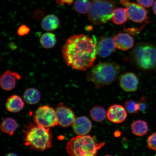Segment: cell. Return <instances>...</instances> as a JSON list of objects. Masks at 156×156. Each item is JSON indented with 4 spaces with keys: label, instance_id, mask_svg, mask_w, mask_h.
Here are the masks:
<instances>
[{
    "label": "cell",
    "instance_id": "1",
    "mask_svg": "<svg viewBox=\"0 0 156 156\" xmlns=\"http://www.w3.org/2000/svg\"><path fill=\"white\" fill-rule=\"evenodd\" d=\"M62 56L68 67L85 71L92 66L97 54L94 39L83 34L68 38L61 48Z\"/></svg>",
    "mask_w": 156,
    "mask_h": 156
},
{
    "label": "cell",
    "instance_id": "2",
    "mask_svg": "<svg viewBox=\"0 0 156 156\" xmlns=\"http://www.w3.org/2000/svg\"><path fill=\"white\" fill-rule=\"evenodd\" d=\"M105 143H98L94 136L78 135L72 138L66 145V151L70 156H97L99 150Z\"/></svg>",
    "mask_w": 156,
    "mask_h": 156
},
{
    "label": "cell",
    "instance_id": "3",
    "mask_svg": "<svg viewBox=\"0 0 156 156\" xmlns=\"http://www.w3.org/2000/svg\"><path fill=\"white\" fill-rule=\"evenodd\" d=\"M119 65L114 62H103L94 67L87 76V80L99 88L110 84L120 73Z\"/></svg>",
    "mask_w": 156,
    "mask_h": 156
},
{
    "label": "cell",
    "instance_id": "4",
    "mask_svg": "<svg viewBox=\"0 0 156 156\" xmlns=\"http://www.w3.org/2000/svg\"><path fill=\"white\" fill-rule=\"evenodd\" d=\"M24 141L25 145L31 149L44 151L51 147L52 134L49 128L30 124L27 128Z\"/></svg>",
    "mask_w": 156,
    "mask_h": 156
},
{
    "label": "cell",
    "instance_id": "5",
    "mask_svg": "<svg viewBox=\"0 0 156 156\" xmlns=\"http://www.w3.org/2000/svg\"><path fill=\"white\" fill-rule=\"evenodd\" d=\"M131 58L142 69H154L156 67V46L151 43H140L132 50Z\"/></svg>",
    "mask_w": 156,
    "mask_h": 156
},
{
    "label": "cell",
    "instance_id": "6",
    "mask_svg": "<svg viewBox=\"0 0 156 156\" xmlns=\"http://www.w3.org/2000/svg\"><path fill=\"white\" fill-rule=\"evenodd\" d=\"M117 5L114 0H97L92 4L88 13L89 20L97 25L106 24L112 19Z\"/></svg>",
    "mask_w": 156,
    "mask_h": 156
},
{
    "label": "cell",
    "instance_id": "7",
    "mask_svg": "<svg viewBox=\"0 0 156 156\" xmlns=\"http://www.w3.org/2000/svg\"><path fill=\"white\" fill-rule=\"evenodd\" d=\"M34 120L37 125L45 128H53L58 124L55 110L48 106H40L37 109Z\"/></svg>",
    "mask_w": 156,
    "mask_h": 156
},
{
    "label": "cell",
    "instance_id": "8",
    "mask_svg": "<svg viewBox=\"0 0 156 156\" xmlns=\"http://www.w3.org/2000/svg\"><path fill=\"white\" fill-rule=\"evenodd\" d=\"M121 4L127 10L129 18L133 22L142 23L148 20V12L141 6L131 2L129 0H120Z\"/></svg>",
    "mask_w": 156,
    "mask_h": 156
},
{
    "label": "cell",
    "instance_id": "9",
    "mask_svg": "<svg viewBox=\"0 0 156 156\" xmlns=\"http://www.w3.org/2000/svg\"><path fill=\"white\" fill-rule=\"evenodd\" d=\"M55 111L58 124L63 127L73 125L76 118L71 109L61 103L56 107Z\"/></svg>",
    "mask_w": 156,
    "mask_h": 156
},
{
    "label": "cell",
    "instance_id": "10",
    "mask_svg": "<svg viewBox=\"0 0 156 156\" xmlns=\"http://www.w3.org/2000/svg\"><path fill=\"white\" fill-rule=\"evenodd\" d=\"M107 119L114 123L119 124L126 120L127 114L125 108L120 105H114L109 107L107 111Z\"/></svg>",
    "mask_w": 156,
    "mask_h": 156
},
{
    "label": "cell",
    "instance_id": "11",
    "mask_svg": "<svg viewBox=\"0 0 156 156\" xmlns=\"http://www.w3.org/2000/svg\"><path fill=\"white\" fill-rule=\"evenodd\" d=\"M21 79V76L18 73L8 70L0 78V86L4 90H12L15 87L17 80Z\"/></svg>",
    "mask_w": 156,
    "mask_h": 156
},
{
    "label": "cell",
    "instance_id": "12",
    "mask_svg": "<svg viewBox=\"0 0 156 156\" xmlns=\"http://www.w3.org/2000/svg\"><path fill=\"white\" fill-rule=\"evenodd\" d=\"M119 82L121 87L126 92H134L137 90L138 80L134 73H127L123 74L120 77Z\"/></svg>",
    "mask_w": 156,
    "mask_h": 156
},
{
    "label": "cell",
    "instance_id": "13",
    "mask_svg": "<svg viewBox=\"0 0 156 156\" xmlns=\"http://www.w3.org/2000/svg\"><path fill=\"white\" fill-rule=\"evenodd\" d=\"M113 39L103 37L99 39L97 44V54L101 57L106 58L115 51Z\"/></svg>",
    "mask_w": 156,
    "mask_h": 156
},
{
    "label": "cell",
    "instance_id": "14",
    "mask_svg": "<svg viewBox=\"0 0 156 156\" xmlns=\"http://www.w3.org/2000/svg\"><path fill=\"white\" fill-rule=\"evenodd\" d=\"M92 125L91 121L86 116L76 118L73 124V131L78 135H86L91 131Z\"/></svg>",
    "mask_w": 156,
    "mask_h": 156
},
{
    "label": "cell",
    "instance_id": "15",
    "mask_svg": "<svg viewBox=\"0 0 156 156\" xmlns=\"http://www.w3.org/2000/svg\"><path fill=\"white\" fill-rule=\"evenodd\" d=\"M115 47L119 49L126 51L133 46V39L129 35L126 33H120L113 38Z\"/></svg>",
    "mask_w": 156,
    "mask_h": 156
},
{
    "label": "cell",
    "instance_id": "16",
    "mask_svg": "<svg viewBox=\"0 0 156 156\" xmlns=\"http://www.w3.org/2000/svg\"><path fill=\"white\" fill-rule=\"evenodd\" d=\"M24 103L22 98L16 95H13L8 98L5 103L6 109L9 112L17 113L22 110L24 106Z\"/></svg>",
    "mask_w": 156,
    "mask_h": 156
},
{
    "label": "cell",
    "instance_id": "17",
    "mask_svg": "<svg viewBox=\"0 0 156 156\" xmlns=\"http://www.w3.org/2000/svg\"><path fill=\"white\" fill-rule=\"evenodd\" d=\"M59 20L56 15L51 14L46 16L42 19L41 26L44 30L51 32L56 30L59 26Z\"/></svg>",
    "mask_w": 156,
    "mask_h": 156
},
{
    "label": "cell",
    "instance_id": "18",
    "mask_svg": "<svg viewBox=\"0 0 156 156\" xmlns=\"http://www.w3.org/2000/svg\"><path fill=\"white\" fill-rule=\"evenodd\" d=\"M23 97L24 101L28 104L34 105L37 104L40 102L41 95L37 89L30 87L25 89Z\"/></svg>",
    "mask_w": 156,
    "mask_h": 156
},
{
    "label": "cell",
    "instance_id": "19",
    "mask_svg": "<svg viewBox=\"0 0 156 156\" xmlns=\"http://www.w3.org/2000/svg\"><path fill=\"white\" fill-rule=\"evenodd\" d=\"M18 123L14 119L7 118L2 122L1 129L4 133L12 136L18 128Z\"/></svg>",
    "mask_w": 156,
    "mask_h": 156
},
{
    "label": "cell",
    "instance_id": "20",
    "mask_svg": "<svg viewBox=\"0 0 156 156\" xmlns=\"http://www.w3.org/2000/svg\"><path fill=\"white\" fill-rule=\"evenodd\" d=\"M131 129L133 133L139 136L145 135L149 130L147 123L141 120H136L133 122L131 125Z\"/></svg>",
    "mask_w": 156,
    "mask_h": 156
},
{
    "label": "cell",
    "instance_id": "21",
    "mask_svg": "<svg viewBox=\"0 0 156 156\" xmlns=\"http://www.w3.org/2000/svg\"><path fill=\"white\" fill-rule=\"evenodd\" d=\"M57 39L55 35L53 33L48 32L44 33L40 37V42L43 48L50 49L55 46Z\"/></svg>",
    "mask_w": 156,
    "mask_h": 156
},
{
    "label": "cell",
    "instance_id": "22",
    "mask_svg": "<svg viewBox=\"0 0 156 156\" xmlns=\"http://www.w3.org/2000/svg\"><path fill=\"white\" fill-rule=\"evenodd\" d=\"M128 17L127 10L126 8H119L113 11L112 19L115 24L121 25L126 22Z\"/></svg>",
    "mask_w": 156,
    "mask_h": 156
},
{
    "label": "cell",
    "instance_id": "23",
    "mask_svg": "<svg viewBox=\"0 0 156 156\" xmlns=\"http://www.w3.org/2000/svg\"><path fill=\"white\" fill-rule=\"evenodd\" d=\"M91 118L97 122H101L105 120L107 115L106 111L103 107L99 106L94 107L90 110Z\"/></svg>",
    "mask_w": 156,
    "mask_h": 156
},
{
    "label": "cell",
    "instance_id": "24",
    "mask_svg": "<svg viewBox=\"0 0 156 156\" xmlns=\"http://www.w3.org/2000/svg\"><path fill=\"white\" fill-rule=\"evenodd\" d=\"M91 2L89 0H76L74 4L75 10L81 14L88 13L91 7Z\"/></svg>",
    "mask_w": 156,
    "mask_h": 156
},
{
    "label": "cell",
    "instance_id": "25",
    "mask_svg": "<svg viewBox=\"0 0 156 156\" xmlns=\"http://www.w3.org/2000/svg\"><path fill=\"white\" fill-rule=\"evenodd\" d=\"M125 108L130 114H136L140 110L139 103L132 100L126 101L125 103Z\"/></svg>",
    "mask_w": 156,
    "mask_h": 156
},
{
    "label": "cell",
    "instance_id": "26",
    "mask_svg": "<svg viewBox=\"0 0 156 156\" xmlns=\"http://www.w3.org/2000/svg\"><path fill=\"white\" fill-rule=\"evenodd\" d=\"M147 144L150 149L156 151V132L152 133L148 137Z\"/></svg>",
    "mask_w": 156,
    "mask_h": 156
},
{
    "label": "cell",
    "instance_id": "27",
    "mask_svg": "<svg viewBox=\"0 0 156 156\" xmlns=\"http://www.w3.org/2000/svg\"><path fill=\"white\" fill-rule=\"evenodd\" d=\"M30 31V29L25 25H22L19 27L17 31L19 36H23L28 34Z\"/></svg>",
    "mask_w": 156,
    "mask_h": 156
},
{
    "label": "cell",
    "instance_id": "28",
    "mask_svg": "<svg viewBox=\"0 0 156 156\" xmlns=\"http://www.w3.org/2000/svg\"><path fill=\"white\" fill-rule=\"evenodd\" d=\"M154 0H136L138 4L142 7L149 8L151 6Z\"/></svg>",
    "mask_w": 156,
    "mask_h": 156
},
{
    "label": "cell",
    "instance_id": "29",
    "mask_svg": "<svg viewBox=\"0 0 156 156\" xmlns=\"http://www.w3.org/2000/svg\"><path fill=\"white\" fill-rule=\"evenodd\" d=\"M74 0H56V2L58 5H62L67 4L70 5L73 2Z\"/></svg>",
    "mask_w": 156,
    "mask_h": 156
},
{
    "label": "cell",
    "instance_id": "30",
    "mask_svg": "<svg viewBox=\"0 0 156 156\" xmlns=\"http://www.w3.org/2000/svg\"><path fill=\"white\" fill-rule=\"evenodd\" d=\"M153 11L154 13L156 15V1L154 3L153 6Z\"/></svg>",
    "mask_w": 156,
    "mask_h": 156
},
{
    "label": "cell",
    "instance_id": "31",
    "mask_svg": "<svg viewBox=\"0 0 156 156\" xmlns=\"http://www.w3.org/2000/svg\"><path fill=\"white\" fill-rule=\"evenodd\" d=\"M5 156H18L15 154L13 153H8L6 154Z\"/></svg>",
    "mask_w": 156,
    "mask_h": 156
},
{
    "label": "cell",
    "instance_id": "32",
    "mask_svg": "<svg viewBox=\"0 0 156 156\" xmlns=\"http://www.w3.org/2000/svg\"><path fill=\"white\" fill-rule=\"evenodd\" d=\"M104 156H112L111 155H105Z\"/></svg>",
    "mask_w": 156,
    "mask_h": 156
},
{
    "label": "cell",
    "instance_id": "33",
    "mask_svg": "<svg viewBox=\"0 0 156 156\" xmlns=\"http://www.w3.org/2000/svg\"><path fill=\"white\" fill-rule=\"evenodd\" d=\"M93 1H97V0H93Z\"/></svg>",
    "mask_w": 156,
    "mask_h": 156
},
{
    "label": "cell",
    "instance_id": "34",
    "mask_svg": "<svg viewBox=\"0 0 156 156\" xmlns=\"http://www.w3.org/2000/svg\"><path fill=\"white\" fill-rule=\"evenodd\" d=\"M154 156H156V154Z\"/></svg>",
    "mask_w": 156,
    "mask_h": 156
}]
</instances>
